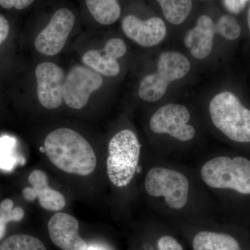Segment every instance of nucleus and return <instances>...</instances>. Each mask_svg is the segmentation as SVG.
<instances>
[{
    "label": "nucleus",
    "instance_id": "1",
    "mask_svg": "<svg viewBox=\"0 0 250 250\" xmlns=\"http://www.w3.org/2000/svg\"><path fill=\"white\" fill-rule=\"evenodd\" d=\"M44 149L52 164L67 173L87 176L96 167L93 147L79 133L68 128H59L49 133Z\"/></svg>",
    "mask_w": 250,
    "mask_h": 250
},
{
    "label": "nucleus",
    "instance_id": "2",
    "mask_svg": "<svg viewBox=\"0 0 250 250\" xmlns=\"http://www.w3.org/2000/svg\"><path fill=\"white\" fill-rule=\"evenodd\" d=\"M209 113L215 127L229 139L238 143L250 142V110L234 94L225 91L215 95L210 101Z\"/></svg>",
    "mask_w": 250,
    "mask_h": 250
},
{
    "label": "nucleus",
    "instance_id": "3",
    "mask_svg": "<svg viewBox=\"0 0 250 250\" xmlns=\"http://www.w3.org/2000/svg\"><path fill=\"white\" fill-rule=\"evenodd\" d=\"M140 152L141 144L131 130H122L112 138L106 164L108 178L113 185H129L137 170Z\"/></svg>",
    "mask_w": 250,
    "mask_h": 250
},
{
    "label": "nucleus",
    "instance_id": "4",
    "mask_svg": "<svg viewBox=\"0 0 250 250\" xmlns=\"http://www.w3.org/2000/svg\"><path fill=\"white\" fill-rule=\"evenodd\" d=\"M202 178L213 188H229L250 195V161L237 156H218L206 163L201 170Z\"/></svg>",
    "mask_w": 250,
    "mask_h": 250
},
{
    "label": "nucleus",
    "instance_id": "5",
    "mask_svg": "<svg viewBox=\"0 0 250 250\" xmlns=\"http://www.w3.org/2000/svg\"><path fill=\"white\" fill-rule=\"evenodd\" d=\"M146 191L150 196L164 197L166 204L174 209L187 205L189 183L183 174L162 167H153L145 181Z\"/></svg>",
    "mask_w": 250,
    "mask_h": 250
},
{
    "label": "nucleus",
    "instance_id": "6",
    "mask_svg": "<svg viewBox=\"0 0 250 250\" xmlns=\"http://www.w3.org/2000/svg\"><path fill=\"white\" fill-rule=\"evenodd\" d=\"M190 118V112L186 106L169 104L154 113L149 126L156 134H167L179 141H188L195 134L193 126L188 125Z\"/></svg>",
    "mask_w": 250,
    "mask_h": 250
},
{
    "label": "nucleus",
    "instance_id": "7",
    "mask_svg": "<svg viewBox=\"0 0 250 250\" xmlns=\"http://www.w3.org/2000/svg\"><path fill=\"white\" fill-rule=\"evenodd\" d=\"M103 83V77L95 70L80 65L72 67L65 77L63 100L69 107L81 109Z\"/></svg>",
    "mask_w": 250,
    "mask_h": 250
},
{
    "label": "nucleus",
    "instance_id": "8",
    "mask_svg": "<svg viewBox=\"0 0 250 250\" xmlns=\"http://www.w3.org/2000/svg\"><path fill=\"white\" fill-rule=\"evenodd\" d=\"M75 22V16L67 9H59L47 27L36 37V49L47 56L59 54L63 48Z\"/></svg>",
    "mask_w": 250,
    "mask_h": 250
},
{
    "label": "nucleus",
    "instance_id": "9",
    "mask_svg": "<svg viewBox=\"0 0 250 250\" xmlns=\"http://www.w3.org/2000/svg\"><path fill=\"white\" fill-rule=\"evenodd\" d=\"M35 73L39 102L48 109L58 108L63 100V70L53 62H44L38 65Z\"/></svg>",
    "mask_w": 250,
    "mask_h": 250
},
{
    "label": "nucleus",
    "instance_id": "10",
    "mask_svg": "<svg viewBox=\"0 0 250 250\" xmlns=\"http://www.w3.org/2000/svg\"><path fill=\"white\" fill-rule=\"evenodd\" d=\"M51 240L62 250H87L86 242L79 234V223L75 217L65 213H57L48 223Z\"/></svg>",
    "mask_w": 250,
    "mask_h": 250
},
{
    "label": "nucleus",
    "instance_id": "11",
    "mask_svg": "<svg viewBox=\"0 0 250 250\" xmlns=\"http://www.w3.org/2000/svg\"><path fill=\"white\" fill-rule=\"evenodd\" d=\"M125 35L143 47H150L164 40L166 34L165 23L159 18L141 21L134 16H126L122 22Z\"/></svg>",
    "mask_w": 250,
    "mask_h": 250
},
{
    "label": "nucleus",
    "instance_id": "12",
    "mask_svg": "<svg viewBox=\"0 0 250 250\" xmlns=\"http://www.w3.org/2000/svg\"><path fill=\"white\" fill-rule=\"evenodd\" d=\"M126 52L124 41L114 38L109 39L102 50L92 49L85 52L82 57V62L99 74L117 76L121 70L117 59L123 57Z\"/></svg>",
    "mask_w": 250,
    "mask_h": 250
},
{
    "label": "nucleus",
    "instance_id": "13",
    "mask_svg": "<svg viewBox=\"0 0 250 250\" xmlns=\"http://www.w3.org/2000/svg\"><path fill=\"white\" fill-rule=\"evenodd\" d=\"M28 180L31 187L22 190L23 197L27 201L34 202L38 198L42 208L51 211H58L65 207V197L49 187L47 175L43 171H32Z\"/></svg>",
    "mask_w": 250,
    "mask_h": 250
},
{
    "label": "nucleus",
    "instance_id": "14",
    "mask_svg": "<svg viewBox=\"0 0 250 250\" xmlns=\"http://www.w3.org/2000/svg\"><path fill=\"white\" fill-rule=\"evenodd\" d=\"M215 33V24L211 18L208 16H200L196 26L184 38V43L195 58L205 59L211 52Z\"/></svg>",
    "mask_w": 250,
    "mask_h": 250
},
{
    "label": "nucleus",
    "instance_id": "15",
    "mask_svg": "<svg viewBox=\"0 0 250 250\" xmlns=\"http://www.w3.org/2000/svg\"><path fill=\"white\" fill-rule=\"evenodd\" d=\"M190 69V62L183 54L176 52H166L159 57L156 73L170 84V82L185 77Z\"/></svg>",
    "mask_w": 250,
    "mask_h": 250
},
{
    "label": "nucleus",
    "instance_id": "16",
    "mask_svg": "<svg viewBox=\"0 0 250 250\" xmlns=\"http://www.w3.org/2000/svg\"><path fill=\"white\" fill-rule=\"evenodd\" d=\"M194 250H241L233 237L225 233L202 231L192 243Z\"/></svg>",
    "mask_w": 250,
    "mask_h": 250
},
{
    "label": "nucleus",
    "instance_id": "17",
    "mask_svg": "<svg viewBox=\"0 0 250 250\" xmlns=\"http://www.w3.org/2000/svg\"><path fill=\"white\" fill-rule=\"evenodd\" d=\"M88 11L97 22L113 24L121 17V9L117 0H85Z\"/></svg>",
    "mask_w": 250,
    "mask_h": 250
},
{
    "label": "nucleus",
    "instance_id": "18",
    "mask_svg": "<svg viewBox=\"0 0 250 250\" xmlns=\"http://www.w3.org/2000/svg\"><path fill=\"white\" fill-rule=\"evenodd\" d=\"M160 4L166 19L178 25L187 20L192 11V0H156Z\"/></svg>",
    "mask_w": 250,
    "mask_h": 250
},
{
    "label": "nucleus",
    "instance_id": "19",
    "mask_svg": "<svg viewBox=\"0 0 250 250\" xmlns=\"http://www.w3.org/2000/svg\"><path fill=\"white\" fill-rule=\"evenodd\" d=\"M169 83L163 80L157 73L145 77L140 83L139 95L144 101L152 103L160 100L167 91Z\"/></svg>",
    "mask_w": 250,
    "mask_h": 250
},
{
    "label": "nucleus",
    "instance_id": "20",
    "mask_svg": "<svg viewBox=\"0 0 250 250\" xmlns=\"http://www.w3.org/2000/svg\"><path fill=\"white\" fill-rule=\"evenodd\" d=\"M0 250H47L43 243L29 235L10 236L0 245Z\"/></svg>",
    "mask_w": 250,
    "mask_h": 250
},
{
    "label": "nucleus",
    "instance_id": "21",
    "mask_svg": "<svg viewBox=\"0 0 250 250\" xmlns=\"http://www.w3.org/2000/svg\"><path fill=\"white\" fill-rule=\"evenodd\" d=\"M14 202L5 199L0 204V241L6 233V225L11 221H21L24 218V211L21 207L14 208Z\"/></svg>",
    "mask_w": 250,
    "mask_h": 250
},
{
    "label": "nucleus",
    "instance_id": "22",
    "mask_svg": "<svg viewBox=\"0 0 250 250\" xmlns=\"http://www.w3.org/2000/svg\"><path fill=\"white\" fill-rule=\"evenodd\" d=\"M215 32L225 39L235 41L241 35V29L236 18L229 15L221 16L215 25Z\"/></svg>",
    "mask_w": 250,
    "mask_h": 250
},
{
    "label": "nucleus",
    "instance_id": "23",
    "mask_svg": "<svg viewBox=\"0 0 250 250\" xmlns=\"http://www.w3.org/2000/svg\"><path fill=\"white\" fill-rule=\"evenodd\" d=\"M16 140L9 136L0 138V167L9 170L15 166L16 157L14 148Z\"/></svg>",
    "mask_w": 250,
    "mask_h": 250
},
{
    "label": "nucleus",
    "instance_id": "24",
    "mask_svg": "<svg viewBox=\"0 0 250 250\" xmlns=\"http://www.w3.org/2000/svg\"><path fill=\"white\" fill-rule=\"evenodd\" d=\"M159 250H184L182 246L172 237H161L158 242Z\"/></svg>",
    "mask_w": 250,
    "mask_h": 250
},
{
    "label": "nucleus",
    "instance_id": "25",
    "mask_svg": "<svg viewBox=\"0 0 250 250\" xmlns=\"http://www.w3.org/2000/svg\"><path fill=\"white\" fill-rule=\"evenodd\" d=\"M250 0H223V4L229 12L238 14L246 7Z\"/></svg>",
    "mask_w": 250,
    "mask_h": 250
},
{
    "label": "nucleus",
    "instance_id": "26",
    "mask_svg": "<svg viewBox=\"0 0 250 250\" xmlns=\"http://www.w3.org/2000/svg\"><path fill=\"white\" fill-rule=\"evenodd\" d=\"M34 0H0V6L4 9L15 7L18 10H22L28 7L34 2Z\"/></svg>",
    "mask_w": 250,
    "mask_h": 250
},
{
    "label": "nucleus",
    "instance_id": "27",
    "mask_svg": "<svg viewBox=\"0 0 250 250\" xmlns=\"http://www.w3.org/2000/svg\"><path fill=\"white\" fill-rule=\"evenodd\" d=\"M9 32V22L2 15L0 14V45L6 40Z\"/></svg>",
    "mask_w": 250,
    "mask_h": 250
},
{
    "label": "nucleus",
    "instance_id": "28",
    "mask_svg": "<svg viewBox=\"0 0 250 250\" xmlns=\"http://www.w3.org/2000/svg\"><path fill=\"white\" fill-rule=\"evenodd\" d=\"M87 250H104L103 248H100V247L97 246H91L90 248H88Z\"/></svg>",
    "mask_w": 250,
    "mask_h": 250
},
{
    "label": "nucleus",
    "instance_id": "29",
    "mask_svg": "<svg viewBox=\"0 0 250 250\" xmlns=\"http://www.w3.org/2000/svg\"><path fill=\"white\" fill-rule=\"evenodd\" d=\"M248 26H249V29L250 30V5L249 11H248Z\"/></svg>",
    "mask_w": 250,
    "mask_h": 250
}]
</instances>
